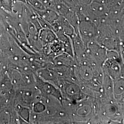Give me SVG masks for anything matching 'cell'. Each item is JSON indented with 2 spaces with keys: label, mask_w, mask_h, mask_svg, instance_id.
Here are the masks:
<instances>
[{
  "label": "cell",
  "mask_w": 124,
  "mask_h": 124,
  "mask_svg": "<svg viewBox=\"0 0 124 124\" xmlns=\"http://www.w3.org/2000/svg\"><path fill=\"white\" fill-rule=\"evenodd\" d=\"M80 29L81 35L84 36V37L85 36L89 37L93 36V34L96 32L93 23L87 21L82 20L80 22Z\"/></svg>",
  "instance_id": "1"
}]
</instances>
